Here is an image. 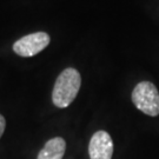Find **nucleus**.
<instances>
[{"mask_svg":"<svg viewBox=\"0 0 159 159\" xmlns=\"http://www.w3.org/2000/svg\"><path fill=\"white\" fill-rule=\"evenodd\" d=\"M81 85V77L75 68H65L58 75L52 91V102L59 108L70 106L75 99Z\"/></svg>","mask_w":159,"mask_h":159,"instance_id":"1","label":"nucleus"},{"mask_svg":"<svg viewBox=\"0 0 159 159\" xmlns=\"http://www.w3.org/2000/svg\"><path fill=\"white\" fill-rule=\"evenodd\" d=\"M132 102L139 111L150 117L159 114V92L151 81H140L132 91Z\"/></svg>","mask_w":159,"mask_h":159,"instance_id":"2","label":"nucleus"},{"mask_svg":"<svg viewBox=\"0 0 159 159\" xmlns=\"http://www.w3.org/2000/svg\"><path fill=\"white\" fill-rule=\"evenodd\" d=\"M51 41L46 32H35L25 35L13 44V51L20 57H33L45 50Z\"/></svg>","mask_w":159,"mask_h":159,"instance_id":"3","label":"nucleus"},{"mask_svg":"<svg viewBox=\"0 0 159 159\" xmlns=\"http://www.w3.org/2000/svg\"><path fill=\"white\" fill-rule=\"evenodd\" d=\"M90 159H112L113 142L106 131H98L92 136L89 144Z\"/></svg>","mask_w":159,"mask_h":159,"instance_id":"4","label":"nucleus"},{"mask_svg":"<svg viewBox=\"0 0 159 159\" xmlns=\"http://www.w3.org/2000/svg\"><path fill=\"white\" fill-rule=\"evenodd\" d=\"M66 151V142L61 137L52 138L40 150L37 159H63Z\"/></svg>","mask_w":159,"mask_h":159,"instance_id":"5","label":"nucleus"},{"mask_svg":"<svg viewBox=\"0 0 159 159\" xmlns=\"http://www.w3.org/2000/svg\"><path fill=\"white\" fill-rule=\"evenodd\" d=\"M5 127H6V120H5V118H4V116L0 114V138L4 134Z\"/></svg>","mask_w":159,"mask_h":159,"instance_id":"6","label":"nucleus"}]
</instances>
